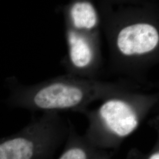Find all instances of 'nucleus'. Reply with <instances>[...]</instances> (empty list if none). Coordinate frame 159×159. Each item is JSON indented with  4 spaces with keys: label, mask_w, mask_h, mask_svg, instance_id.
Here are the masks:
<instances>
[{
    "label": "nucleus",
    "mask_w": 159,
    "mask_h": 159,
    "mask_svg": "<svg viewBox=\"0 0 159 159\" xmlns=\"http://www.w3.org/2000/svg\"><path fill=\"white\" fill-rule=\"evenodd\" d=\"M59 159H87V154L81 148H73L66 151Z\"/></svg>",
    "instance_id": "nucleus-5"
},
{
    "label": "nucleus",
    "mask_w": 159,
    "mask_h": 159,
    "mask_svg": "<svg viewBox=\"0 0 159 159\" xmlns=\"http://www.w3.org/2000/svg\"><path fill=\"white\" fill-rule=\"evenodd\" d=\"M8 84L10 106L46 113L82 107L94 100L147 85L129 80L105 81L68 74L34 85H22L11 78Z\"/></svg>",
    "instance_id": "nucleus-2"
},
{
    "label": "nucleus",
    "mask_w": 159,
    "mask_h": 159,
    "mask_svg": "<svg viewBox=\"0 0 159 159\" xmlns=\"http://www.w3.org/2000/svg\"><path fill=\"white\" fill-rule=\"evenodd\" d=\"M97 7L108 46L111 71L122 79L150 84L145 75L159 61L157 2L103 1Z\"/></svg>",
    "instance_id": "nucleus-1"
},
{
    "label": "nucleus",
    "mask_w": 159,
    "mask_h": 159,
    "mask_svg": "<svg viewBox=\"0 0 159 159\" xmlns=\"http://www.w3.org/2000/svg\"><path fill=\"white\" fill-rule=\"evenodd\" d=\"M56 113H46L16 134L0 139V159H35L57 125Z\"/></svg>",
    "instance_id": "nucleus-4"
},
{
    "label": "nucleus",
    "mask_w": 159,
    "mask_h": 159,
    "mask_svg": "<svg viewBox=\"0 0 159 159\" xmlns=\"http://www.w3.org/2000/svg\"><path fill=\"white\" fill-rule=\"evenodd\" d=\"M148 159H159V152H155L154 153L152 154Z\"/></svg>",
    "instance_id": "nucleus-6"
},
{
    "label": "nucleus",
    "mask_w": 159,
    "mask_h": 159,
    "mask_svg": "<svg viewBox=\"0 0 159 159\" xmlns=\"http://www.w3.org/2000/svg\"><path fill=\"white\" fill-rule=\"evenodd\" d=\"M67 52L62 63L67 74L100 79L102 69V29L96 3L75 0L63 7Z\"/></svg>",
    "instance_id": "nucleus-3"
}]
</instances>
